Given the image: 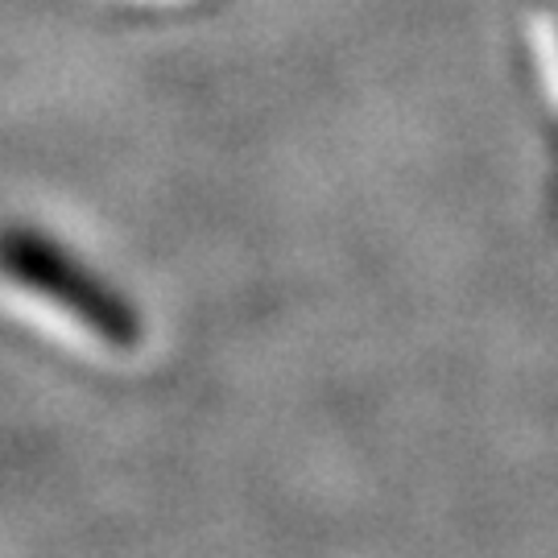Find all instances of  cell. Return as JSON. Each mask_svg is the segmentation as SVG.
<instances>
[{"mask_svg": "<svg viewBox=\"0 0 558 558\" xmlns=\"http://www.w3.org/2000/svg\"><path fill=\"white\" fill-rule=\"evenodd\" d=\"M0 278L17 290L50 302L66 319H75L87 336L108 348H137L145 336L137 302L120 286L104 278L92 260H83L71 244L41 232L34 223H9L0 228Z\"/></svg>", "mask_w": 558, "mask_h": 558, "instance_id": "obj_1", "label": "cell"}]
</instances>
